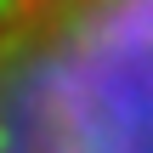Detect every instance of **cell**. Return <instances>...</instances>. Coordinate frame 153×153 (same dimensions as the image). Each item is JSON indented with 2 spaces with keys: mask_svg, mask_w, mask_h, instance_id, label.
<instances>
[{
  "mask_svg": "<svg viewBox=\"0 0 153 153\" xmlns=\"http://www.w3.org/2000/svg\"><path fill=\"white\" fill-rule=\"evenodd\" d=\"M0 153H153V0H6Z\"/></svg>",
  "mask_w": 153,
  "mask_h": 153,
  "instance_id": "6da1fadb",
  "label": "cell"
},
{
  "mask_svg": "<svg viewBox=\"0 0 153 153\" xmlns=\"http://www.w3.org/2000/svg\"><path fill=\"white\" fill-rule=\"evenodd\" d=\"M0 6H6V0H0Z\"/></svg>",
  "mask_w": 153,
  "mask_h": 153,
  "instance_id": "7a4b0ae2",
  "label": "cell"
}]
</instances>
